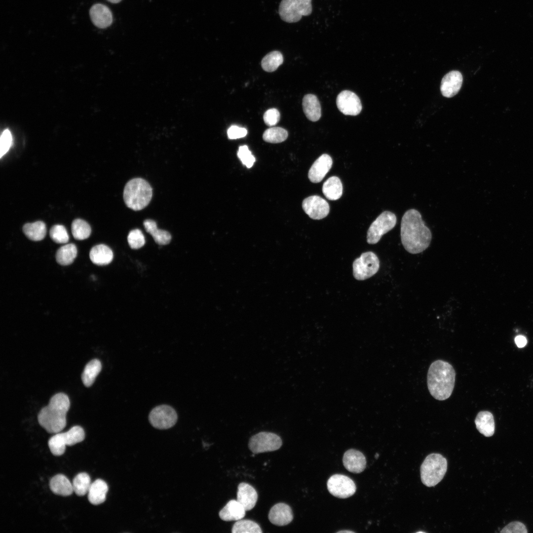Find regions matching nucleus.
Here are the masks:
<instances>
[{
  "instance_id": "obj_1",
  "label": "nucleus",
  "mask_w": 533,
  "mask_h": 533,
  "mask_svg": "<svg viewBox=\"0 0 533 533\" xmlns=\"http://www.w3.org/2000/svg\"><path fill=\"white\" fill-rule=\"evenodd\" d=\"M400 234L403 247L412 254L420 253L426 249L432 238L430 229L422 220L420 213L415 209L407 210L403 215Z\"/></svg>"
},
{
  "instance_id": "obj_2",
  "label": "nucleus",
  "mask_w": 533,
  "mask_h": 533,
  "mask_svg": "<svg viewBox=\"0 0 533 533\" xmlns=\"http://www.w3.org/2000/svg\"><path fill=\"white\" fill-rule=\"evenodd\" d=\"M455 376V370L448 362L438 360L432 363L427 376L430 394L438 400L449 398L454 389Z\"/></svg>"
},
{
  "instance_id": "obj_3",
  "label": "nucleus",
  "mask_w": 533,
  "mask_h": 533,
  "mask_svg": "<svg viewBox=\"0 0 533 533\" xmlns=\"http://www.w3.org/2000/svg\"><path fill=\"white\" fill-rule=\"evenodd\" d=\"M70 407V402L66 394H55L50 399L48 405L39 412V424L48 433H59L66 425V414Z\"/></svg>"
},
{
  "instance_id": "obj_4",
  "label": "nucleus",
  "mask_w": 533,
  "mask_h": 533,
  "mask_svg": "<svg viewBox=\"0 0 533 533\" xmlns=\"http://www.w3.org/2000/svg\"><path fill=\"white\" fill-rule=\"evenodd\" d=\"M152 195V189L145 180L136 178L129 181L123 190V199L128 208L139 211L144 209L150 203Z\"/></svg>"
},
{
  "instance_id": "obj_5",
  "label": "nucleus",
  "mask_w": 533,
  "mask_h": 533,
  "mask_svg": "<svg viewBox=\"0 0 533 533\" xmlns=\"http://www.w3.org/2000/svg\"><path fill=\"white\" fill-rule=\"evenodd\" d=\"M447 469V461L440 454L428 455L420 466V476L422 483L427 487H433L443 478Z\"/></svg>"
},
{
  "instance_id": "obj_6",
  "label": "nucleus",
  "mask_w": 533,
  "mask_h": 533,
  "mask_svg": "<svg viewBox=\"0 0 533 533\" xmlns=\"http://www.w3.org/2000/svg\"><path fill=\"white\" fill-rule=\"evenodd\" d=\"M312 0H281L278 8L280 18L287 23L299 21L303 16L309 15L312 10Z\"/></svg>"
},
{
  "instance_id": "obj_7",
  "label": "nucleus",
  "mask_w": 533,
  "mask_h": 533,
  "mask_svg": "<svg viewBox=\"0 0 533 533\" xmlns=\"http://www.w3.org/2000/svg\"><path fill=\"white\" fill-rule=\"evenodd\" d=\"M396 221V217L392 212L385 211L381 213L372 223L368 230L367 242L370 244L378 243L383 234L395 226Z\"/></svg>"
},
{
  "instance_id": "obj_8",
  "label": "nucleus",
  "mask_w": 533,
  "mask_h": 533,
  "mask_svg": "<svg viewBox=\"0 0 533 533\" xmlns=\"http://www.w3.org/2000/svg\"><path fill=\"white\" fill-rule=\"evenodd\" d=\"M353 275L358 280H364L376 274L379 269L380 261L372 252H366L353 263Z\"/></svg>"
},
{
  "instance_id": "obj_9",
  "label": "nucleus",
  "mask_w": 533,
  "mask_h": 533,
  "mask_svg": "<svg viewBox=\"0 0 533 533\" xmlns=\"http://www.w3.org/2000/svg\"><path fill=\"white\" fill-rule=\"evenodd\" d=\"M281 438L277 434L268 432H261L252 436L249 441V448L254 454L272 452L282 446Z\"/></svg>"
},
{
  "instance_id": "obj_10",
  "label": "nucleus",
  "mask_w": 533,
  "mask_h": 533,
  "mask_svg": "<svg viewBox=\"0 0 533 533\" xmlns=\"http://www.w3.org/2000/svg\"><path fill=\"white\" fill-rule=\"evenodd\" d=\"M177 419L175 410L167 405L156 406L151 411L149 417L151 424L159 429L172 427L176 423Z\"/></svg>"
},
{
  "instance_id": "obj_11",
  "label": "nucleus",
  "mask_w": 533,
  "mask_h": 533,
  "mask_svg": "<svg viewBox=\"0 0 533 533\" xmlns=\"http://www.w3.org/2000/svg\"><path fill=\"white\" fill-rule=\"evenodd\" d=\"M327 489L333 495L341 498L352 496L356 492V486L349 477L342 474H334L328 479Z\"/></svg>"
},
{
  "instance_id": "obj_12",
  "label": "nucleus",
  "mask_w": 533,
  "mask_h": 533,
  "mask_svg": "<svg viewBox=\"0 0 533 533\" xmlns=\"http://www.w3.org/2000/svg\"><path fill=\"white\" fill-rule=\"evenodd\" d=\"M302 207L305 213L314 220H320L326 217L330 211L328 202L318 195H312L305 198L303 201Z\"/></svg>"
},
{
  "instance_id": "obj_13",
  "label": "nucleus",
  "mask_w": 533,
  "mask_h": 533,
  "mask_svg": "<svg viewBox=\"0 0 533 533\" xmlns=\"http://www.w3.org/2000/svg\"><path fill=\"white\" fill-rule=\"evenodd\" d=\"M338 108L345 115H357L362 110L360 99L354 92L343 90L338 95L336 99Z\"/></svg>"
},
{
  "instance_id": "obj_14",
  "label": "nucleus",
  "mask_w": 533,
  "mask_h": 533,
  "mask_svg": "<svg viewBox=\"0 0 533 533\" xmlns=\"http://www.w3.org/2000/svg\"><path fill=\"white\" fill-rule=\"evenodd\" d=\"M462 80V75L458 71H452L445 75L440 86L442 95L447 98L455 96L461 88Z\"/></svg>"
},
{
  "instance_id": "obj_15",
  "label": "nucleus",
  "mask_w": 533,
  "mask_h": 533,
  "mask_svg": "<svg viewBox=\"0 0 533 533\" xmlns=\"http://www.w3.org/2000/svg\"><path fill=\"white\" fill-rule=\"evenodd\" d=\"M333 164L331 157L326 153L322 154L313 163L309 170L308 177L314 183L321 182L329 172Z\"/></svg>"
},
{
  "instance_id": "obj_16",
  "label": "nucleus",
  "mask_w": 533,
  "mask_h": 533,
  "mask_svg": "<svg viewBox=\"0 0 533 533\" xmlns=\"http://www.w3.org/2000/svg\"><path fill=\"white\" fill-rule=\"evenodd\" d=\"M268 517L272 524L283 526L291 522L293 515L290 506L285 503L280 502L274 505L270 508Z\"/></svg>"
},
{
  "instance_id": "obj_17",
  "label": "nucleus",
  "mask_w": 533,
  "mask_h": 533,
  "mask_svg": "<svg viewBox=\"0 0 533 533\" xmlns=\"http://www.w3.org/2000/svg\"><path fill=\"white\" fill-rule=\"evenodd\" d=\"M89 15L93 24L99 28H107L113 22L111 11L103 4H93L89 10Z\"/></svg>"
},
{
  "instance_id": "obj_18",
  "label": "nucleus",
  "mask_w": 533,
  "mask_h": 533,
  "mask_svg": "<svg viewBox=\"0 0 533 533\" xmlns=\"http://www.w3.org/2000/svg\"><path fill=\"white\" fill-rule=\"evenodd\" d=\"M343 464L349 472L359 473L364 471L366 465L364 455L360 451L354 449L346 451L343 456Z\"/></svg>"
},
{
  "instance_id": "obj_19",
  "label": "nucleus",
  "mask_w": 533,
  "mask_h": 533,
  "mask_svg": "<svg viewBox=\"0 0 533 533\" xmlns=\"http://www.w3.org/2000/svg\"><path fill=\"white\" fill-rule=\"evenodd\" d=\"M246 511L250 510L255 506L258 500L256 490L250 484L242 482L237 487V499Z\"/></svg>"
},
{
  "instance_id": "obj_20",
  "label": "nucleus",
  "mask_w": 533,
  "mask_h": 533,
  "mask_svg": "<svg viewBox=\"0 0 533 533\" xmlns=\"http://www.w3.org/2000/svg\"><path fill=\"white\" fill-rule=\"evenodd\" d=\"M246 510L244 507L237 500H229L220 511V518L225 521H238L245 516Z\"/></svg>"
},
{
  "instance_id": "obj_21",
  "label": "nucleus",
  "mask_w": 533,
  "mask_h": 533,
  "mask_svg": "<svg viewBox=\"0 0 533 533\" xmlns=\"http://www.w3.org/2000/svg\"><path fill=\"white\" fill-rule=\"evenodd\" d=\"M303 108L306 117L310 121H316L321 116V106L317 97L311 94L305 95L303 99Z\"/></svg>"
},
{
  "instance_id": "obj_22",
  "label": "nucleus",
  "mask_w": 533,
  "mask_h": 533,
  "mask_svg": "<svg viewBox=\"0 0 533 533\" xmlns=\"http://www.w3.org/2000/svg\"><path fill=\"white\" fill-rule=\"evenodd\" d=\"M477 430L486 437H491L495 433V421L493 414L487 411H480L475 418Z\"/></svg>"
},
{
  "instance_id": "obj_23",
  "label": "nucleus",
  "mask_w": 533,
  "mask_h": 533,
  "mask_svg": "<svg viewBox=\"0 0 533 533\" xmlns=\"http://www.w3.org/2000/svg\"><path fill=\"white\" fill-rule=\"evenodd\" d=\"M108 491L107 484L103 480L98 479L91 483L88 492V499L93 505L103 503L106 498Z\"/></svg>"
},
{
  "instance_id": "obj_24",
  "label": "nucleus",
  "mask_w": 533,
  "mask_h": 533,
  "mask_svg": "<svg viewBox=\"0 0 533 533\" xmlns=\"http://www.w3.org/2000/svg\"><path fill=\"white\" fill-rule=\"evenodd\" d=\"M113 256L111 249L105 244L94 246L89 253V257L92 262L99 266L110 264L113 259Z\"/></svg>"
},
{
  "instance_id": "obj_25",
  "label": "nucleus",
  "mask_w": 533,
  "mask_h": 533,
  "mask_svg": "<svg viewBox=\"0 0 533 533\" xmlns=\"http://www.w3.org/2000/svg\"><path fill=\"white\" fill-rule=\"evenodd\" d=\"M49 487L54 494L62 496H69L74 492L73 485L69 480L64 475L61 474L51 478Z\"/></svg>"
},
{
  "instance_id": "obj_26",
  "label": "nucleus",
  "mask_w": 533,
  "mask_h": 533,
  "mask_svg": "<svg viewBox=\"0 0 533 533\" xmlns=\"http://www.w3.org/2000/svg\"><path fill=\"white\" fill-rule=\"evenodd\" d=\"M143 225L146 230L152 236L158 244L166 245L170 242V233L166 230L158 229L154 221L147 219L144 221Z\"/></svg>"
},
{
  "instance_id": "obj_27",
  "label": "nucleus",
  "mask_w": 533,
  "mask_h": 533,
  "mask_svg": "<svg viewBox=\"0 0 533 533\" xmlns=\"http://www.w3.org/2000/svg\"><path fill=\"white\" fill-rule=\"evenodd\" d=\"M322 191L328 199L338 200L343 194V185L341 180L336 176L330 177L324 183Z\"/></svg>"
},
{
  "instance_id": "obj_28",
  "label": "nucleus",
  "mask_w": 533,
  "mask_h": 533,
  "mask_svg": "<svg viewBox=\"0 0 533 533\" xmlns=\"http://www.w3.org/2000/svg\"><path fill=\"white\" fill-rule=\"evenodd\" d=\"M23 231L25 235L33 241L42 240L46 234V227L45 223L42 221H37L32 223H27L23 227Z\"/></svg>"
},
{
  "instance_id": "obj_29",
  "label": "nucleus",
  "mask_w": 533,
  "mask_h": 533,
  "mask_svg": "<svg viewBox=\"0 0 533 533\" xmlns=\"http://www.w3.org/2000/svg\"><path fill=\"white\" fill-rule=\"evenodd\" d=\"M101 369V363L97 359L91 360L86 365L81 376L82 381L86 387L92 385Z\"/></svg>"
},
{
  "instance_id": "obj_30",
  "label": "nucleus",
  "mask_w": 533,
  "mask_h": 533,
  "mask_svg": "<svg viewBox=\"0 0 533 533\" xmlns=\"http://www.w3.org/2000/svg\"><path fill=\"white\" fill-rule=\"evenodd\" d=\"M77 248L73 243L67 244L58 249L56 253L57 262L62 266L71 264L77 255Z\"/></svg>"
},
{
  "instance_id": "obj_31",
  "label": "nucleus",
  "mask_w": 533,
  "mask_h": 533,
  "mask_svg": "<svg viewBox=\"0 0 533 533\" xmlns=\"http://www.w3.org/2000/svg\"><path fill=\"white\" fill-rule=\"evenodd\" d=\"M283 62L281 53L273 51L267 54L262 59L261 66L263 70L267 72L275 71Z\"/></svg>"
},
{
  "instance_id": "obj_32",
  "label": "nucleus",
  "mask_w": 533,
  "mask_h": 533,
  "mask_svg": "<svg viewBox=\"0 0 533 533\" xmlns=\"http://www.w3.org/2000/svg\"><path fill=\"white\" fill-rule=\"evenodd\" d=\"M91 484L89 475L85 472L79 473L73 481L74 492L78 496H83L88 493Z\"/></svg>"
},
{
  "instance_id": "obj_33",
  "label": "nucleus",
  "mask_w": 533,
  "mask_h": 533,
  "mask_svg": "<svg viewBox=\"0 0 533 533\" xmlns=\"http://www.w3.org/2000/svg\"><path fill=\"white\" fill-rule=\"evenodd\" d=\"M71 229L74 237L77 240H83L88 238L91 232L89 225L80 219L73 221Z\"/></svg>"
},
{
  "instance_id": "obj_34",
  "label": "nucleus",
  "mask_w": 533,
  "mask_h": 533,
  "mask_svg": "<svg viewBox=\"0 0 533 533\" xmlns=\"http://www.w3.org/2000/svg\"><path fill=\"white\" fill-rule=\"evenodd\" d=\"M232 533H261L262 529L255 522L250 520H239L233 524Z\"/></svg>"
},
{
  "instance_id": "obj_35",
  "label": "nucleus",
  "mask_w": 533,
  "mask_h": 533,
  "mask_svg": "<svg viewBox=\"0 0 533 533\" xmlns=\"http://www.w3.org/2000/svg\"><path fill=\"white\" fill-rule=\"evenodd\" d=\"M288 132L280 127H272L267 129L263 135V140L268 143H279L286 140Z\"/></svg>"
},
{
  "instance_id": "obj_36",
  "label": "nucleus",
  "mask_w": 533,
  "mask_h": 533,
  "mask_svg": "<svg viewBox=\"0 0 533 533\" xmlns=\"http://www.w3.org/2000/svg\"><path fill=\"white\" fill-rule=\"evenodd\" d=\"M67 446H71L82 441L85 437L83 429L80 426H74L68 431L62 433Z\"/></svg>"
},
{
  "instance_id": "obj_37",
  "label": "nucleus",
  "mask_w": 533,
  "mask_h": 533,
  "mask_svg": "<svg viewBox=\"0 0 533 533\" xmlns=\"http://www.w3.org/2000/svg\"><path fill=\"white\" fill-rule=\"evenodd\" d=\"M48 445L50 452L55 456L62 455L65 453L67 446L62 433H57L52 436L49 439Z\"/></svg>"
},
{
  "instance_id": "obj_38",
  "label": "nucleus",
  "mask_w": 533,
  "mask_h": 533,
  "mask_svg": "<svg viewBox=\"0 0 533 533\" xmlns=\"http://www.w3.org/2000/svg\"><path fill=\"white\" fill-rule=\"evenodd\" d=\"M49 235L52 240L57 243H66L69 239L66 228L61 225L53 226L50 230Z\"/></svg>"
},
{
  "instance_id": "obj_39",
  "label": "nucleus",
  "mask_w": 533,
  "mask_h": 533,
  "mask_svg": "<svg viewBox=\"0 0 533 533\" xmlns=\"http://www.w3.org/2000/svg\"><path fill=\"white\" fill-rule=\"evenodd\" d=\"M127 241L130 247L132 249L140 248L145 243V237L139 229L131 230L128 235Z\"/></svg>"
},
{
  "instance_id": "obj_40",
  "label": "nucleus",
  "mask_w": 533,
  "mask_h": 533,
  "mask_svg": "<svg viewBox=\"0 0 533 533\" xmlns=\"http://www.w3.org/2000/svg\"><path fill=\"white\" fill-rule=\"evenodd\" d=\"M237 156L242 164L247 168H251L255 162V158L249 151L246 145L240 146L237 152Z\"/></svg>"
},
{
  "instance_id": "obj_41",
  "label": "nucleus",
  "mask_w": 533,
  "mask_h": 533,
  "mask_svg": "<svg viewBox=\"0 0 533 533\" xmlns=\"http://www.w3.org/2000/svg\"><path fill=\"white\" fill-rule=\"evenodd\" d=\"M12 135L9 130L8 129L4 130L1 134L0 140V158L8 151L12 144Z\"/></svg>"
},
{
  "instance_id": "obj_42",
  "label": "nucleus",
  "mask_w": 533,
  "mask_h": 533,
  "mask_svg": "<svg viewBox=\"0 0 533 533\" xmlns=\"http://www.w3.org/2000/svg\"><path fill=\"white\" fill-rule=\"evenodd\" d=\"M280 114L279 111L275 108L267 110L264 114L263 118L266 125L272 126L276 124L280 120Z\"/></svg>"
},
{
  "instance_id": "obj_43",
  "label": "nucleus",
  "mask_w": 533,
  "mask_h": 533,
  "mask_svg": "<svg viewBox=\"0 0 533 533\" xmlns=\"http://www.w3.org/2000/svg\"><path fill=\"white\" fill-rule=\"evenodd\" d=\"M528 531L524 524L518 521L510 523L500 531V533H526Z\"/></svg>"
},
{
  "instance_id": "obj_44",
  "label": "nucleus",
  "mask_w": 533,
  "mask_h": 533,
  "mask_svg": "<svg viewBox=\"0 0 533 533\" xmlns=\"http://www.w3.org/2000/svg\"><path fill=\"white\" fill-rule=\"evenodd\" d=\"M227 134L229 139H236L246 136L247 131L245 128L232 125L228 129Z\"/></svg>"
},
{
  "instance_id": "obj_45",
  "label": "nucleus",
  "mask_w": 533,
  "mask_h": 533,
  "mask_svg": "<svg viewBox=\"0 0 533 533\" xmlns=\"http://www.w3.org/2000/svg\"><path fill=\"white\" fill-rule=\"evenodd\" d=\"M515 342L518 347L521 348L526 345L527 341L524 336L519 335L515 338Z\"/></svg>"
},
{
  "instance_id": "obj_46",
  "label": "nucleus",
  "mask_w": 533,
  "mask_h": 533,
  "mask_svg": "<svg viewBox=\"0 0 533 533\" xmlns=\"http://www.w3.org/2000/svg\"><path fill=\"white\" fill-rule=\"evenodd\" d=\"M107 0L111 2H112V3H117L119 2L121 0Z\"/></svg>"
},
{
  "instance_id": "obj_47",
  "label": "nucleus",
  "mask_w": 533,
  "mask_h": 533,
  "mask_svg": "<svg viewBox=\"0 0 533 533\" xmlns=\"http://www.w3.org/2000/svg\"><path fill=\"white\" fill-rule=\"evenodd\" d=\"M338 532L339 533H344V532H347V533L348 532H350L351 533V532H353L350 531H339Z\"/></svg>"
}]
</instances>
